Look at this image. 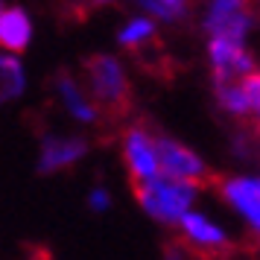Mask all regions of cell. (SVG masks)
I'll return each mask as SVG.
<instances>
[{
	"mask_svg": "<svg viewBox=\"0 0 260 260\" xmlns=\"http://www.w3.org/2000/svg\"><path fill=\"white\" fill-rule=\"evenodd\" d=\"M222 199L260 237V176H234L222 184Z\"/></svg>",
	"mask_w": 260,
	"mask_h": 260,
	"instance_id": "8992f818",
	"label": "cell"
},
{
	"mask_svg": "<svg viewBox=\"0 0 260 260\" xmlns=\"http://www.w3.org/2000/svg\"><path fill=\"white\" fill-rule=\"evenodd\" d=\"M123 158H126V170L132 173L135 184L161 176L158 138H152V135L146 129H141V126H135V129L126 132V138H123Z\"/></svg>",
	"mask_w": 260,
	"mask_h": 260,
	"instance_id": "277c9868",
	"label": "cell"
},
{
	"mask_svg": "<svg viewBox=\"0 0 260 260\" xmlns=\"http://www.w3.org/2000/svg\"><path fill=\"white\" fill-rule=\"evenodd\" d=\"M0 12H3V0H0Z\"/></svg>",
	"mask_w": 260,
	"mask_h": 260,
	"instance_id": "ffe728a7",
	"label": "cell"
},
{
	"mask_svg": "<svg viewBox=\"0 0 260 260\" xmlns=\"http://www.w3.org/2000/svg\"><path fill=\"white\" fill-rule=\"evenodd\" d=\"M88 205H91V211H108L111 208V193L106 187H94L88 193Z\"/></svg>",
	"mask_w": 260,
	"mask_h": 260,
	"instance_id": "e0dca14e",
	"label": "cell"
},
{
	"mask_svg": "<svg viewBox=\"0 0 260 260\" xmlns=\"http://www.w3.org/2000/svg\"><path fill=\"white\" fill-rule=\"evenodd\" d=\"M167 260H184V254H181V248H170V254H167Z\"/></svg>",
	"mask_w": 260,
	"mask_h": 260,
	"instance_id": "ac0fdd59",
	"label": "cell"
},
{
	"mask_svg": "<svg viewBox=\"0 0 260 260\" xmlns=\"http://www.w3.org/2000/svg\"><path fill=\"white\" fill-rule=\"evenodd\" d=\"M56 96H59L61 108L71 114L76 123H94L96 120V100L91 96V91H85L82 85L76 82L73 76H59L56 79Z\"/></svg>",
	"mask_w": 260,
	"mask_h": 260,
	"instance_id": "30bf717a",
	"label": "cell"
},
{
	"mask_svg": "<svg viewBox=\"0 0 260 260\" xmlns=\"http://www.w3.org/2000/svg\"><path fill=\"white\" fill-rule=\"evenodd\" d=\"M146 15H152L158 21H178L187 12V0H141Z\"/></svg>",
	"mask_w": 260,
	"mask_h": 260,
	"instance_id": "9a60e30c",
	"label": "cell"
},
{
	"mask_svg": "<svg viewBox=\"0 0 260 260\" xmlns=\"http://www.w3.org/2000/svg\"><path fill=\"white\" fill-rule=\"evenodd\" d=\"M158 158H161V173L181 181H202L208 167L190 146L173 141V138H158Z\"/></svg>",
	"mask_w": 260,
	"mask_h": 260,
	"instance_id": "ba28073f",
	"label": "cell"
},
{
	"mask_svg": "<svg viewBox=\"0 0 260 260\" xmlns=\"http://www.w3.org/2000/svg\"><path fill=\"white\" fill-rule=\"evenodd\" d=\"M216 103L225 114H234V117H246L251 114L246 100V88H243V79H234V82H216Z\"/></svg>",
	"mask_w": 260,
	"mask_h": 260,
	"instance_id": "4fadbf2b",
	"label": "cell"
},
{
	"mask_svg": "<svg viewBox=\"0 0 260 260\" xmlns=\"http://www.w3.org/2000/svg\"><path fill=\"white\" fill-rule=\"evenodd\" d=\"M88 91L100 106L117 108L126 103V94H129V76H126V68L120 64V59L114 56H94L88 61Z\"/></svg>",
	"mask_w": 260,
	"mask_h": 260,
	"instance_id": "3957f363",
	"label": "cell"
},
{
	"mask_svg": "<svg viewBox=\"0 0 260 260\" xmlns=\"http://www.w3.org/2000/svg\"><path fill=\"white\" fill-rule=\"evenodd\" d=\"M88 152V143L85 138H76V135H47L41 146H38V170L41 173H61L68 167L79 164Z\"/></svg>",
	"mask_w": 260,
	"mask_h": 260,
	"instance_id": "52a82bcc",
	"label": "cell"
},
{
	"mask_svg": "<svg viewBox=\"0 0 260 260\" xmlns=\"http://www.w3.org/2000/svg\"><path fill=\"white\" fill-rule=\"evenodd\" d=\"M155 36V18L152 15H138V18H132V21H126L123 24V29L117 32L120 44L129 50H138L143 47V44H149Z\"/></svg>",
	"mask_w": 260,
	"mask_h": 260,
	"instance_id": "5bb4252c",
	"label": "cell"
},
{
	"mask_svg": "<svg viewBox=\"0 0 260 260\" xmlns=\"http://www.w3.org/2000/svg\"><path fill=\"white\" fill-rule=\"evenodd\" d=\"M91 3H111V0H91Z\"/></svg>",
	"mask_w": 260,
	"mask_h": 260,
	"instance_id": "d6986e66",
	"label": "cell"
},
{
	"mask_svg": "<svg viewBox=\"0 0 260 260\" xmlns=\"http://www.w3.org/2000/svg\"><path fill=\"white\" fill-rule=\"evenodd\" d=\"M202 26L208 38H225L246 44L251 32V12H248L246 0H208Z\"/></svg>",
	"mask_w": 260,
	"mask_h": 260,
	"instance_id": "7a4b0ae2",
	"label": "cell"
},
{
	"mask_svg": "<svg viewBox=\"0 0 260 260\" xmlns=\"http://www.w3.org/2000/svg\"><path fill=\"white\" fill-rule=\"evenodd\" d=\"M243 88H246V100L251 114H260V71H251L243 79Z\"/></svg>",
	"mask_w": 260,
	"mask_h": 260,
	"instance_id": "2e32d148",
	"label": "cell"
},
{
	"mask_svg": "<svg viewBox=\"0 0 260 260\" xmlns=\"http://www.w3.org/2000/svg\"><path fill=\"white\" fill-rule=\"evenodd\" d=\"M181 237H184V243L193 248H202V251H222L225 243H228V234H225V228L219 222H213L211 216H205L199 211H190L181 222Z\"/></svg>",
	"mask_w": 260,
	"mask_h": 260,
	"instance_id": "9c48e42d",
	"label": "cell"
},
{
	"mask_svg": "<svg viewBox=\"0 0 260 260\" xmlns=\"http://www.w3.org/2000/svg\"><path fill=\"white\" fill-rule=\"evenodd\" d=\"M138 205L146 216H152L161 225H178L196 202V181H181L170 176H155L149 181H141L135 187Z\"/></svg>",
	"mask_w": 260,
	"mask_h": 260,
	"instance_id": "6da1fadb",
	"label": "cell"
},
{
	"mask_svg": "<svg viewBox=\"0 0 260 260\" xmlns=\"http://www.w3.org/2000/svg\"><path fill=\"white\" fill-rule=\"evenodd\" d=\"M257 129H260V123H257Z\"/></svg>",
	"mask_w": 260,
	"mask_h": 260,
	"instance_id": "44dd1931",
	"label": "cell"
},
{
	"mask_svg": "<svg viewBox=\"0 0 260 260\" xmlns=\"http://www.w3.org/2000/svg\"><path fill=\"white\" fill-rule=\"evenodd\" d=\"M32 41V21L24 9L9 6L0 12V50H9V53H21L29 47Z\"/></svg>",
	"mask_w": 260,
	"mask_h": 260,
	"instance_id": "8fae6325",
	"label": "cell"
},
{
	"mask_svg": "<svg viewBox=\"0 0 260 260\" xmlns=\"http://www.w3.org/2000/svg\"><path fill=\"white\" fill-rule=\"evenodd\" d=\"M26 88V71L18 53H9V50H0V106L12 103L24 94Z\"/></svg>",
	"mask_w": 260,
	"mask_h": 260,
	"instance_id": "7c38bea8",
	"label": "cell"
},
{
	"mask_svg": "<svg viewBox=\"0 0 260 260\" xmlns=\"http://www.w3.org/2000/svg\"><path fill=\"white\" fill-rule=\"evenodd\" d=\"M208 61L216 82H234L246 79L254 71V59L248 53L246 44L225 41V38H208Z\"/></svg>",
	"mask_w": 260,
	"mask_h": 260,
	"instance_id": "5b68a950",
	"label": "cell"
}]
</instances>
